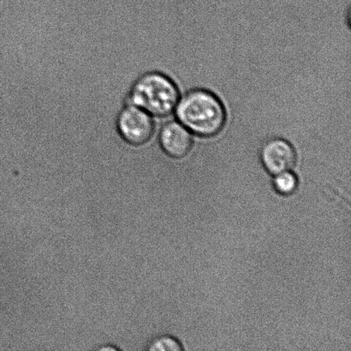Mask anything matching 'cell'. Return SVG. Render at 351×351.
Wrapping results in <instances>:
<instances>
[{"mask_svg":"<svg viewBox=\"0 0 351 351\" xmlns=\"http://www.w3.org/2000/svg\"><path fill=\"white\" fill-rule=\"evenodd\" d=\"M176 117L189 132L201 137H213L222 132L226 123L225 106L215 94L195 88L179 99Z\"/></svg>","mask_w":351,"mask_h":351,"instance_id":"1","label":"cell"},{"mask_svg":"<svg viewBox=\"0 0 351 351\" xmlns=\"http://www.w3.org/2000/svg\"><path fill=\"white\" fill-rule=\"evenodd\" d=\"M179 99V89L169 75L150 71L133 84L127 103L143 109L154 119H163L173 114Z\"/></svg>","mask_w":351,"mask_h":351,"instance_id":"2","label":"cell"},{"mask_svg":"<svg viewBox=\"0 0 351 351\" xmlns=\"http://www.w3.org/2000/svg\"><path fill=\"white\" fill-rule=\"evenodd\" d=\"M157 120L143 109L126 103L117 119V129L127 143L140 146L149 142L156 132Z\"/></svg>","mask_w":351,"mask_h":351,"instance_id":"3","label":"cell"},{"mask_svg":"<svg viewBox=\"0 0 351 351\" xmlns=\"http://www.w3.org/2000/svg\"><path fill=\"white\" fill-rule=\"evenodd\" d=\"M261 160L265 170L275 176L293 169L297 163V153L288 141L276 137L263 144Z\"/></svg>","mask_w":351,"mask_h":351,"instance_id":"4","label":"cell"},{"mask_svg":"<svg viewBox=\"0 0 351 351\" xmlns=\"http://www.w3.org/2000/svg\"><path fill=\"white\" fill-rule=\"evenodd\" d=\"M158 140L161 150L173 159H182L191 152V133L178 121H168L158 129Z\"/></svg>","mask_w":351,"mask_h":351,"instance_id":"5","label":"cell"},{"mask_svg":"<svg viewBox=\"0 0 351 351\" xmlns=\"http://www.w3.org/2000/svg\"><path fill=\"white\" fill-rule=\"evenodd\" d=\"M298 180L297 176L291 171L275 175L274 186L278 194L290 195L297 191Z\"/></svg>","mask_w":351,"mask_h":351,"instance_id":"6","label":"cell"},{"mask_svg":"<svg viewBox=\"0 0 351 351\" xmlns=\"http://www.w3.org/2000/svg\"><path fill=\"white\" fill-rule=\"evenodd\" d=\"M150 351H181V343L173 337L163 336L154 340L149 346Z\"/></svg>","mask_w":351,"mask_h":351,"instance_id":"7","label":"cell"},{"mask_svg":"<svg viewBox=\"0 0 351 351\" xmlns=\"http://www.w3.org/2000/svg\"><path fill=\"white\" fill-rule=\"evenodd\" d=\"M161 16H162V14H161ZM162 26L164 25V22H163V16H162ZM163 29H164V26H163ZM163 43H164V29H163ZM163 53H164V45H163ZM162 62H163V60H162ZM161 68V67H160Z\"/></svg>","mask_w":351,"mask_h":351,"instance_id":"8","label":"cell"},{"mask_svg":"<svg viewBox=\"0 0 351 351\" xmlns=\"http://www.w3.org/2000/svg\"><path fill=\"white\" fill-rule=\"evenodd\" d=\"M101 350H115L116 349L115 348H110V347H109V348H102Z\"/></svg>","mask_w":351,"mask_h":351,"instance_id":"9","label":"cell"},{"mask_svg":"<svg viewBox=\"0 0 351 351\" xmlns=\"http://www.w3.org/2000/svg\"><path fill=\"white\" fill-rule=\"evenodd\" d=\"M163 22H164V19H163ZM164 31H165V24H164ZM164 41H165V32H164ZM164 51H165V43H164ZM163 61H164V56H163ZM161 65H162V64H161Z\"/></svg>","mask_w":351,"mask_h":351,"instance_id":"10","label":"cell"}]
</instances>
